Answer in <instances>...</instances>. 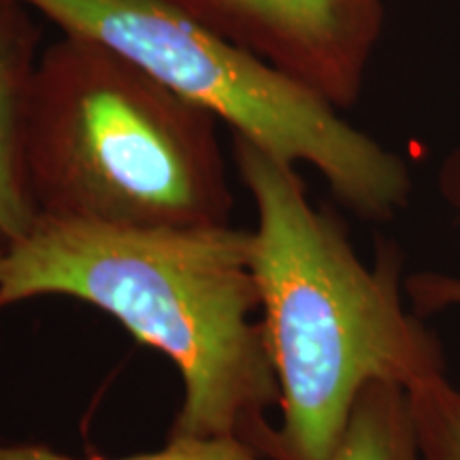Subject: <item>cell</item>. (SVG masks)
Returning a JSON list of instances; mask_svg holds the SVG:
<instances>
[{
	"instance_id": "1",
	"label": "cell",
	"mask_w": 460,
	"mask_h": 460,
	"mask_svg": "<svg viewBox=\"0 0 460 460\" xmlns=\"http://www.w3.org/2000/svg\"><path fill=\"white\" fill-rule=\"evenodd\" d=\"M92 303L175 362L183 401L169 439H239L271 460L279 384L252 271V230L122 228L39 216L7 245L0 309L34 296Z\"/></svg>"
},
{
	"instance_id": "2",
	"label": "cell",
	"mask_w": 460,
	"mask_h": 460,
	"mask_svg": "<svg viewBox=\"0 0 460 460\" xmlns=\"http://www.w3.org/2000/svg\"><path fill=\"white\" fill-rule=\"evenodd\" d=\"M233 152L258 211L252 271L281 410L271 460H329L360 390L446 376L444 345L407 312L393 243L369 267L312 205L295 164L241 137Z\"/></svg>"
},
{
	"instance_id": "3",
	"label": "cell",
	"mask_w": 460,
	"mask_h": 460,
	"mask_svg": "<svg viewBox=\"0 0 460 460\" xmlns=\"http://www.w3.org/2000/svg\"><path fill=\"white\" fill-rule=\"evenodd\" d=\"M216 118L118 49L66 34L39 58L24 169L39 216L122 228L230 224Z\"/></svg>"
},
{
	"instance_id": "4",
	"label": "cell",
	"mask_w": 460,
	"mask_h": 460,
	"mask_svg": "<svg viewBox=\"0 0 460 460\" xmlns=\"http://www.w3.org/2000/svg\"><path fill=\"white\" fill-rule=\"evenodd\" d=\"M66 34L118 49L172 92L288 164H309L341 205L390 222L410 205V166L278 66L156 0H20Z\"/></svg>"
},
{
	"instance_id": "5",
	"label": "cell",
	"mask_w": 460,
	"mask_h": 460,
	"mask_svg": "<svg viewBox=\"0 0 460 460\" xmlns=\"http://www.w3.org/2000/svg\"><path fill=\"white\" fill-rule=\"evenodd\" d=\"M256 54L337 109L358 101L384 0H156Z\"/></svg>"
},
{
	"instance_id": "6",
	"label": "cell",
	"mask_w": 460,
	"mask_h": 460,
	"mask_svg": "<svg viewBox=\"0 0 460 460\" xmlns=\"http://www.w3.org/2000/svg\"><path fill=\"white\" fill-rule=\"evenodd\" d=\"M20 0H0V243L20 241L37 222L24 169V124L39 60L37 31Z\"/></svg>"
},
{
	"instance_id": "7",
	"label": "cell",
	"mask_w": 460,
	"mask_h": 460,
	"mask_svg": "<svg viewBox=\"0 0 460 460\" xmlns=\"http://www.w3.org/2000/svg\"><path fill=\"white\" fill-rule=\"evenodd\" d=\"M329 460H424L410 390L367 384Z\"/></svg>"
},
{
	"instance_id": "8",
	"label": "cell",
	"mask_w": 460,
	"mask_h": 460,
	"mask_svg": "<svg viewBox=\"0 0 460 460\" xmlns=\"http://www.w3.org/2000/svg\"><path fill=\"white\" fill-rule=\"evenodd\" d=\"M424 460H460V388L447 376L410 388Z\"/></svg>"
},
{
	"instance_id": "9",
	"label": "cell",
	"mask_w": 460,
	"mask_h": 460,
	"mask_svg": "<svg viewBox=\"0 0 460 460\" xmlns=\"http://www.w3.org/2000/svg\"><path fill=\"white\" fill-rule=\"evenodd\" d=\"M0 460H82L65 454L51 452L49 447L31 444H3L0 441ZM102 460V458H88ZM118 460H264L261 454L239 439H169L164 450L141 456Z\"/></svg>"
},
{
	"instance_id": "10",
	"label": "cell",
	"mask_w": 460,
	"mask_h": 460,
	"mask_svg": "<svg viewBox=\"0 0 460 460\" xmlns=\"http://www.w3.org/2000/svg\"><path fill=\"white\" fill-rule=\"evenodd\" d=\"M405 292L413 312L439 314L460 307V275L422 271L405 278Z\"/></svg>"
},
{
	"instance_id": "11",
	"label": "cell",
	"mask_w": 460,
	"mask_h": 460,
	"mask_svg": "<svg viewBox=\"0 0 460 460\" xmlns=\"http://www.w3.org/2000/svg\"><path fill=\"white\" fill-rule=\"evenodd\" d=\"M439 190L447 203L460 214V149L446 160L444 169L439 171Z\"/></svg>"
},
{
	"instance_id": "12",
	"label": "cell",
	"mask_w": 460,
	"mask_h": 460,
	"mask_svg": "<svg viewBox=\"0 0 460 460\" xmlns=\"http://www.w3.org/2000/svg\"><path fill=\"white\" fill-rule=\"evenodd\" d=\"M4 254H7V245L0 243V273H3V264H4Z\"/></svg>"
}]
</instances>
